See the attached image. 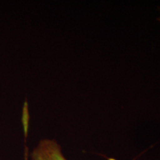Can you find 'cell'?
<instances>
[{
    "mask_svg": "<svg viewBox=\"0 0 160 160\" xmlns=\"http://www.w3.org/2000/svg\"><path fill=\"white\" fill-rule=\"evenodd\" d=\"M31 160H67L60 145L53 139H43L31 153Z\"/></svg>",
    "mask_w": 160,
    "mask_h": 160,
    "instance_id": "1",
    "label": "cell"
},
{
    "mask_svg": "<svg viewBox=\"0 0 160 160\" xmlns=\"http://www.w3.org/2000/svg\"><path fill=\"white\" fill-rule=\"evenodd\" d=\"M28 148H25V160H28Z\"/></svg>",
    "mask_w": 160,
    "mask_h": 160,
    "instance_id": "2",
    "label": "cell"
},
{
    "mask_svg": "<svg viewBox=\"0 0 160 160\" xmlns=\"http://www.w3.org/2000/svg\"><path fill=\"white\" fill-rule=\"evenodd\" d=\"M159 19V21H160V17H159V19Z\"/></svg>",
    "mask_w": 160,
    "mask_h": 160,
    "instance_id": "3",
    "label": "cell"
}]
</instances>
